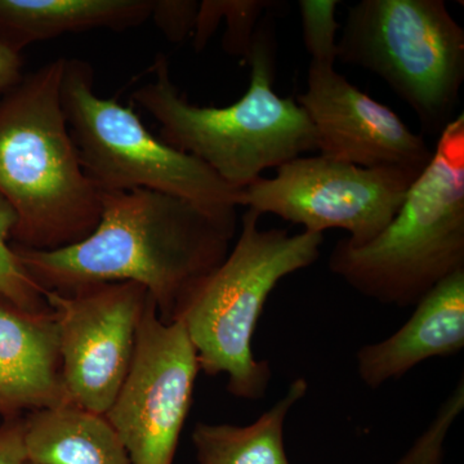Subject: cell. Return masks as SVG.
<instances>
[{"label": "cell", "mask_w": 464, "mask_h": 464, "mask_svg": "<svg viewBox=\"0 0 464 464\" xmlns=\"http://www.w3.org/2000/svg\"><path fill=\"white\" fill-rule=\"evenodd\" d=\"M235 226L191 201L134 188L101 192L96 230L56 250L14 246L43 290L70 292L97 283L133 282L148 289L164 323L176 322L195 284L227 257Z\"/></svg>", "instance_id": "1"}, {"label": "cell", "mask_w": 464, "mask_h": 464, "mask_svg": "<svg viewBox=\"0 0 464 464\" xmlns=\"http://www.w3.org/2000/svg\"><path fill=\"white\" fill-rule=\"evenodd\" d=\"M246 61L248 90L225 108L188 102L173 83L164 54L155 58L154 81L132 93L133 102L159 123L164 142L199 159L237 191L258 181L264 170L317 151L306 111L274 90L277 43L271 17L259 21Z\"/></svg>", "instance_id": "2"}, {"label": "cell", "mask_w": 464, "mask_h": 464, "mask_svg": "<svg viewBox=\"0 0 464 464\" xmlns=\"http://www.w3.org/2000/svg\"><path fill=\"white\" fill-rule=\"evenodd\" d=\"M65 57L24 75L0 99V200L16 215L11 244L56 250L96 230L101 192L88 179L63 103Z\"/></svg>", "instance_id": "3"}, {"label": "cell", "mask_w": 464, "mask_h": 464, "mask_svg": "<svg viewBox=\"0 0 464 464\" xmlns=\"http://www.w3.org/2000/svg\"><path fill=\"white\" fill-rule=\"evenodd\" d=\"M464 268V115L440 134L423 170L390 225L362 246L335 244L329 270L366 298L415 306Z\"/></svg>", "instance_id": "4"}, {"label": "cell", "mask_w": 464, "mask_h": 464, "mask_svg": "<svg viewBox=\"0 0 464 464\" xmlns=\"http://www.w3.org/2000/svg\"><path fill=\"white\" fill-rule=\"evenodd\" d=\"M261 215L246 209L227 257L195 284L177 320L182 322L207 375L227 374L239 399L261 400L271 381L268 362L256 359L253 337L268 295L284 277L315 264L324 234L261 230Z\"/></svg>", "instance_id": "5"}, {"label": "cell", "mask_w": 464, "mask_h": 464, "mask_svg": "<svg viewBox=\"0 0 464 464\" xmlns=\"http://www.w3.org/2000/svg\"><path fill=\"white\" fill-rule=\"evenodd\" d=\"M61 103L82 167L100 192H163L237 227L240 191L199 159L154 136L132 109L101 97L87 61L65 57Z\"/></svg>", "instance_id": "6"}, {"label": "cell", "mask_w": 464, "mask_h": 464, "mask_svg": "<svg viewBox=\"0 0 464 464\" xmlns=\"http://www.w3.org/2000/svg\"><path fill=\"white\" fill-rule=\"evenodd\" d=\"M338 57L382 79L424 133L456 119L464 82V30L444 0H360L347 9Z\"/></svg>", "instance_id": "7"}, {"label": "cell", "mask_w": 464, "mask_h": 464, "mask_svg": "<svg viewBox=\"0 0 464 464\" xmlns=\"http://www.w3.org/2000/svg\"><path fill=\"white\" fill-rule=\"evenodd\" d=\"M418 176L399 168H364L304 155L241 190L240 207L280 217L308 232L341 228L351 246H362L390 225Z\"/></svg>", "instance_id": "8"}, {"label": "cell", "mask_w": 464, "mask_h": 464, "mask_svg": "<svg viewBox=\"0 0 464 464\" xmlns=\"http://www.w3.org/2000/svg\"><path fill=\"white\" fill-rule=\"evenodd\" d=\"M200 368L182 322L164 323L150 295L132 364L106 420L132 464H173Z\"/></svg>", "instance_id": "9"}, {"label": "cell", "mask_w": 464, "mask_h": 464, "mask_svg": "<svg viewBox=\"0 0 464 464\" xmlns=\"http://www.w3.org/2000/svg\"><path fill=\"white\" fill-rule=\"evenodd\" d=\"M43 292L57 324L67 402L105 415L132 364L148 289L133 282H110Z\"/></svg>", "instance_id": "10"}, {"label": "cell", "mask_w": 464, "mask_h": 464, "mask_svg": "<svg viewBox=\"0 0 464 464\" xmlns=\"http://www.w3.org/2000/svg\"><path fill=\"white\" fill-rule=\"evenodd\" d=\"M297 103L316 130L323 157L364 168H399L420 174L433 149L389 106L350 83L334 65L311 63L307 90Z\"/></svg>", "instance_id": "11"}, {"label": "cell", "mask_w": 464, "mask_h": 464, "mask_svg": "<svg viewBox=\"0 0 464 464\" xmlns=\"http://www.w3.org/2000/svg\"><path fill=\"white\" fill-rule=\"evenodd\" d=\"M65 402L53 313L27 311L0 293V417Z\"/></svg>", "instance_id": "12"}, {"label": "cell", "mask_w": 464, "mask_h": 464, "mask_svg": "<svg viewBox=\"0 0 464 464\" xmlns=\"http://www.w3.org/2000/svg\"><path fill=\"white\" fill-rule=\"evenodd\" d=\"M464 347V268L433 286L413 315L386 340L357 351L360 380L380 389L400 380L414 366L432 357L450 356Z\"/></svg>", "instance_id": "13"}, {"label": "cell", "mask_w": 464, "mask_h": 464, "mask_svg": "<svg viewBox=\"0 0 464 464\" xmlns=\"http://www.w3.org/2000/svg\"><path fill=\"white\" fill-rule=\"evenodd\" d=\"M154 0H0V44L23 53L65 34L124 32L148 23Z\"/></svg>", "instance_id": "14"}, {"label": "cell", "mask_w": 464, "mask_h": 464, "mask_svg": "<svg viewBox=\"0 0 464 464\" xmlns=\"http://www.w3.org/2000/svg\"><path fill=\"white\" fill-rule=\"evenodd\" d=\"M27 459L35 464H132L105 415L70 402L24 417Z\"/></svg>", "instance_id": "15"}, {"label": "cell", "mask_w": 464, "mask_h": 464, "mask_svg": "<svg viewBox=\"0 0 464 464\" xmlns=\"http://www.w3.org/2000/svg\"><path fill=\"white\" fill-rule=\"evenodd\" d=\"M307 390V381L298 378L285 396L249 426L198 423L192 432L198 464H290L284 424Z\"/></svg>", "instance_id": "16"}, {"label": "cell", "mask_w": 464, "mask_h": 464, "mask_svg": "<svg viewBox=\"0 0 464 464\" xmlns=\"http://www.w3.org/2000/svg\"><path fill=\"white\" fill-rule=\"evenodd\" d=\"M16 219L12 208L0 200V293L27 311L45 313L51 307L44 292L27 274L9 243Z\"/></svg>", "instance_id": "17"}, {"label": "cell", "mask_w": 464, "mask_h": 464, "mask_svg": "<svg viewBox=\"0 0 464 464\" xmlns=\"http://www.w3.org/2000/svg\"><path fill=\"white\" fill-rule=\"evenodd\" d=\"M338 0H299L302 36L311 63L334 65L338 57L337 34L341 24L335 18Z\"/></svg>", "instance_id": "18"}, {"label": "cell", "mask_w": 464, "mask_h": 464, "mask_svg": "<svg viewBox=\"0 0 464 464\" xmlns=\"http://www.w3.org/2000/svg\"><path fill=\"white\" fill-rule=\"evenodd\" d=\"M219 18L226 20L224 50L232 57L246 60L259 21L276 3L266 0H213Z\"/></svg>", "instance_id": "19"}, {"label": "cell", "mask_w": 464, "mask_h": 464, "mask_svg": "<svg viewBox=\"0 0 464 464\" xmlns=\"http://www.w3.org/2000/svg\"><path fill=\"white\" fill-rule=\"evenodd\" d=\"M199 5L197 0H154L150 20L168 41L181 43L194 34Z\"/></svg>", "instance_id": "20"}, {"label": "cell", "mask_w": 464, "mask_h": 464, "mask_svg": "<svg viewBox=\"0 0 464 464\" xmlns=\"http://www.w3.org/2000/svg\"><path fill=\"white\" fill-rule=\"evenodd\" d=\"M24 415L3 418L0 423V464H27Z\"/></svg>", "instance_id": "21"}, {"label": "cell", "mask_w": 464, "mask_h": 464, "mask_svg": "<svg viewBox=\"0 0 464 464\" xmlns=\"http://www.w3.org/2000/svg\"><path fill=\"white\" fill-rule=\"evenodd\" d=\"M23 53L0 44V93H5L23 79Z\"/></svg>", "instance_id": "22"}, {"label": "cell", "mask_w": 464, "mask_h": 464, "mask_svg": "<svg viewBox=\"0 0 464 464\" xmlns=\"http://www.w3.org/2000/svg\"><path fill=\"white\" fill-rule=\"evenodd\" d=\"M27 464H35V463H32V462H27Z\"/></svg>", "instance_id": "23"}]
</instances>
